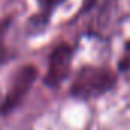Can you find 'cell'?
<instances>
[{"label":"cell","instance_id":"cell-4","mask_svg":"<svg viewBox=\"0 0 130 130\" xmlns=\"http://www.w3.org/2000/svg\"><path fill=\"white\" fill-rule=\"evenodd\" d=\"M63 2H64V0H38V5L41 6V9L44 12H51L55 6H58Z\"/></svg>","mask_w":130,"mask_h":130},{"label":"cell","instance_id":"cell-1","mask_svg":"<svg viewBox=\"0 0 130 130\" xmlns=\"http://www.w3.org/2000/svg\"><path fill=\"white\" fill-rule=\"evenodd\" d=\"M113 83V75L107 69L101 68H86L80 72L74 92L78 96H90L107 90Z\"/></svg>","mask_w":130,"mask_h":130},{"label":"cell","instance_id":"cell-6","mask_svg":"<svg viewBox=\"0 0 130 130\" xmlns=\"http://www.w3.org/2000/svg\"><path fill=\"white\" fill-rule=\"evenodd\" d=\"M96 0H84V9H90L93 5H95Z\"/></svg>","mask_w":130,"mask_h":130},{"label":"cell","instance_id":"cell-5","mask_svg":"<svg viewBox=\"0 0 130 130\" xmlns=\"http://www.w3.org/2000/svg\"><path fill=\"white\" fill-rule=\"evenodd\" d=\"M119 66H121V69H130V43L125 46V51H124V55L121 58Z\"/></svg>","mask_w":130,"mask_h":130},{"label":"cell","instance_id":"cell-3","mask_svg":"<svg viewBox=\"0 0 130 130\" xmlns=\"http://www.w3.org/2000/svg\"><path fill=\"white\" fill-rule=\"evenodd\" d=\"M8 25H9V20L0 22V61L5 57V35L8 31Z\"/></svg>","mask_w":130,"mask_h":130},{"label":"cell","instance_id":"cell-2","mask_svg":"<svg viewBox=\"0 0 130 130\" xmlns=\"http://www.w3.org/2000/svg\"><path fill=\"white\" fill-rule=\"evenodd\" d=\"M71 60H72V51H71V47L66 46V44L58 46L52 52V55H51L46 81L51 83V84H55V83L61 81L64 77L68 75V72H69Z\"/></svg>","mask_w":130,"mask_h":130}]
</instances>
